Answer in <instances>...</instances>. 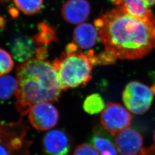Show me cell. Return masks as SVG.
Listing matches in <instances>:
<instances>
[{
    "mask_svg": "<svg viewBox=\"0 0 155 155\" xmlns=\"http://www.w3.org/2000/svg\"><path fill=\"white\" fill-rule=\"evenodd\" d=\"M4 1H7V0H4Z\"/></svg>",
    "mask_w": 155,
    "mask_h": 155,
    "instance_id": "cell-24",
    "label": "cell"
},
{
    "mask_svg": "<svg viewBox=\"0 0 155 155\" xmlns=\"http://www.w3.org/2000/svg\"><path fill=\"white\" fill-rule=\"evenodd\" d=\"M155 5V0H118L117 6L134 16L147 17L153 15L150 8Z\"/></svg>",
    "mask_w": 155,
    "mask_h": 155,
    "instance_id": "cell-13",
    "label": "cell"
},
{
    "mask_svg": "<svg viewBox=\"0 0 155 155\" xmlns=\"http://www.w3.org/2000/svg\"><path fill=\"white\" fill-rule=\"evenodd\" d=\"M95 54H84L74 43L67 45L66 52L52 63L57 70L62 91L84 86L91 79Z\"/></svg>",
    "mask_w": 155,
    "mask_h": 155,
    "instance_id": "cell-3",
    "label": "cell"
},
{
    "mask_svg": "<svg viewBox=\"0 0 155 155\" xmlns=\"http://www.w3.org/2000/svg\"><path fill=\"white\" fill-rule=\"evenodd\" d=\"M36 46L33 38L26 35H17L12 40V54L16 61L22 63L33 59Z\"/></svg>",
    "mask_w": 155,
    "mask_h": 155,
    "instance_id": "cell-10",
    "label": "cell"
},
{
    "mask_svg": "<svg viewBox=\"0 0 155 155\" xmlns=\"http://www.w3.org/2000/svg\"><path fill=\"white\" fill-rule=\"evenodd\" d=\"M18 88V81L17 78L8 75L0 77V100H10L16 95Z\"/></svg>",
    "mask_w": 155,
    "mask_h": 155,
    "instance_id": "cell-14",
    "label": "cell"
},
{
    "mask_svg": "<svg viewBox=\"0 0 155 155\" xmlns=\"http://www.w3.org/2000/svg\"><path fill=\"white\" fill-rule=\"evenodd\" d=\"M5 23V21L4 20V18L0 17V28H2L4 26Z\"/></svg>",
    "mask_w": 155,
    "mask_h": 155,
    "instance_id": "cell-22",
    "label": "cell"
},
{
    "mask_svg": "<svg viewBox=\"0 0 155 155\" xmlns=\"http://www.w3.org/2000/svg\"><path fill=\"white\" fill-rule=\"evenodd\" d=\"M153 140H154V144L150 147V149L152 150V152L153 153V155H155V132L153 134Z\"/></svg>",
    "mask_w": 155,
    "mask_h": 155,
    "instance_id": "cell-21",
    "label": "cell"
},
{
    "mask_svg": "<svg viewBox=\"0 0 155 155\" xmlns=\"http://www.w3.org/2000/svg\"><path fill=\"white\" fill-rule=\"evenodd\" d=\"M98 38L97 28L93 25L86 22L78 25L72 35L73 43L81 50H87L93 47Z\"/></svg>",
    "mask_w": 155,
    "mask_h": 155,
    "instance_id": "cell-11",
    "label": "cell"
},
{
    "mask_svg": "<svg viewBox=\"0 0 155 155\" xmlns=\"http://www.w3.org/2000/svg\"><path fill=\"white\" fill-rule=\"evenodd\" d=\"M17 8L27 15H33L41 10L43 0H13Z\"/></svg>",
    "mask_w": 155,
    "mask_h": 155,
    "instance_id": "cell-17",
    "label": "cell"
},
{
    "mask_svg": "<svg viewBox=\"0 0 155 155\" xmlns=\"http://www.w3.org/2000/svg\"><path fill=\"white\" fill-rule=\"evenodd\" d=\"M29 120L38 130H47L58 124L59 114L55 106L50 102H41L32 106L29 111Z\"/></svg>",
    "mask_w": 155,
    "mask_h": 155,
    "instance_id": "cell-6",
    "label": "cell"
},
{
    "mask_svg": "<svg viewBox=\"0 0 155 155\" xmlns=\"http://www.w3.org/2000/svg\"><path fill=\"white\" fill-rule=\"evenodd\" d=\"M153 99L150 88L143 83L133 81L127 83L122 93L124 105L134 114H143L150 109Z\"/></svg>",
    "mask_w": 155,
    "mask_h": 155,
    "instance_id": "cell-4",
    "label": "cell"
},
{
    "mask_svg": "<svg viewBox=\"0 0 155 155\" xmlns=\"http://www.w3.org/2000/svg\"><path fill=\"white\" fill-rule=\"evenodd\" d=\"M90 10L87 0H67L62 6L61 15L66 22L79 25L87 19Z\"/></svg>",
    "mask_w": 155,
    "mask_h": 155,
    "instance_id": "cell-9",
    "label": "cell"
},
{
    "mask_svg": "<svg viewBox=\"0 0 155 155\" xmlns=\"http://www.w3.org/2000/svg\"><path fill=\"white\" fill-rule=\"evenodd\" d=\"M14 64L12 56L5 50L0 48V77L11 72Z\"/></svg>",
    "mask_w": 155,
    "mask_h": 155,
    "instance_id": "cell-18",
    "label": "cell"
},
{
    "mask_svg": "<svg viewBox=\"0 0 155 155\" xmlns=\"http://www.w3.org/2000/svg\"><path fill=\"white\" fill-rule=\"evenodd\" d=\"M16 77L18 88L15 106L22 116L38 103L59 100L62 89L52 62L33 58L18 66Z\"/></svg>",
    "mask_w": 155,
    "mask_h": 155,
    "instance_id": "cell-2",
    "label": "cell"
},
{
    "mask_svg": "<svg viewBox=\"0 0 155 155\" xmlns=\"http://www.w3.org/2000/svg\"><path fill=\"white\" fill-rule=\"evenodd\" d=\"M73 155H100L99 152L91 144L84 143L78 145Z\"/></svg>",
    "mask_w": 155,
    "mask_h": 155,
    "instance_id": "cell-19",
    "label": "cell"
},
{
    "mask_svg": "<svg viewBox=\"0 0 155 155\" xmlns=\"http://www.w3.org/2000/svg\"><path fill=\"white\" fill-rule=\"evenodd\" d=\"M109 134L102 127H94L90 143L99 151L101 155H118L115 144Z\"/></svg>",
    "mask_w": 155,
    "mask_h": 155,
    "instance_id": "cell-12",
    "label": "cell"
},
{
    "mask_svg": "<svg viewBox=\"0 0 155 155\" xmlns=\"http://www.w3.org/2000/svg\"><path fill=\"white\" fill-rule=\"evenodd\" d=\"M132 117L127 109L118 103L110 102L102 111L101 122L111 136H115L130 125Z\"/></svg>",
    "mask_w": 155,
    "mask_h": 155,
    "instance_id": "cell-5",
    "label": "cell"
},
{
    "mask_svg": "<svg viewBox=\"0 0 155 155\" xmlns=\"http://www.w3.org/2000/svg\"><path fill=\"white\" fill-rule=\"evenodd\" d=\"M105 50L120 59H140L155 48V17H139L121 7L107 12L94 21Z\"/></svg>",
    "mask_w": 155,
    "mask_h": 155,
    "instance_id": "cell-1",
    "label": "cell"
},
{
    "mask_svg": "<svg viewBox=\"0 0 155 155\" xmlns=\"http://www.w3.org/2000/svg\"><path fill=\"white\" fill-rule=\"evenodd\" d=\"M38 32L33 38L38 46H45L56 39L55 31L47 23L41 22L38 25Z\"/></svg>",
    "mask_w": 155,
    "mask_h": 155,
    "instance_id": "cell-15",
    "label": "cell"
},
{
    "mask_svg": "<svg viewBox=\"0 0 155 155\" xmlns=\"http://www.w3.org/2000/svg\"><path fill=\"white\" fill-rule=\"evenodd\" d=\"M84 110L91 115L99 114L105 108V104L100 94L94 93L86 97L83 104Z\"/></svg>",
    "mask_w": 155,
    "mask_h": 155,
    "instance_id": "cell-16",
    "label": "cell"
},
{
    "mask_svg": "<svg viewBox=\"0 0 155 155\" xmlns=\"http://www.w3.org/2000/svg\"><path fill=\"white\" fill-rule=\"evenodd\" d=\"M114 144L119 155H140L144 149L142 136L131 127L115 135Z\"/></svg>",
    "mask_w": 155,
    "mask_h": 155,
    "instance_id": "cell-8",
    "label": "cell"
},
{
    "mask_svg": "<svg viewBox=\"0 0 155 155\" xmlns=\"http://www.w3.org/2000/svg\"><path fill=\"white\" fill-rule=\"evenodd\" d=\"M140 155H148V153H147V151L146 148H144L143 149V151L141 152V153H140Z\"/></svg>",
    "mask_w": 155,
    "mask_h": 155,
    "instance_id": "cell-23",
    "label": "cell"
},
{
    "mask_svg": "<svg viewBox=\"0 0 155 155\" xmlns=\"http://www.w3.org/2000/svg\"><path fill=\"white\" fill-rule=\"evenodd\" d=\"M41 145L43 155H70L72 141L64 130L54 129L45 134Z\"/></svg>",
    "mask_w": 155,
    "mask_h": 155,
    "instance_id": "cell-7",
    "label": "cell"
},
{
    "mask_svg": "<svg viewBox=\"0 0 155 155\" xmlns=\"http://www.w3.org/2000/svg\"><path fill=\"white\" fill-rule=\"evenodd\" d=\"M47 55V48L45 46H39V47L36 48L35 55L33 58L44 61Z\"/></svg>",
    "mask_w": 155,
    "mask_h": 155,
    "instance_id": "cell-20",
    "label": "cell"
}]
</instances>
